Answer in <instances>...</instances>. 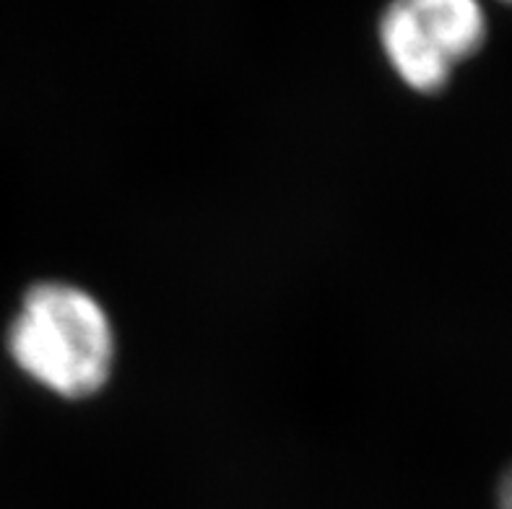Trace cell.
Instances as JSON below:
<instances>
[{
    "label": "cell",
    "mask_w": 512,
    "mask_h": 509,
    "mask_svg": "<svg viewBox=\"0 0 512 509\" xmlns=\"http://www.w3.org/2000/svg\"><path fill=\"white\" fill-rule=\"evenodd\" d=\"M8 351L47 390L84 398L110 377L115 338L110 317L89 291L52 281L26 291L8 328Z\"/></svg>",
    "instance_id": "obj_1"
},
{
    "label": "cell",
    "mask_w": 512,
    "mask_h": 509,
    "mask_svg": "<svg viewBox=\"0 0 512 509\" xmlns=\"http://www.w3.org/2000/svg\"><path fill=\"white\" fill-rule=\"evenodd\" d=\"M487 39L479 0H393L380 21V42L398 76L416 91L435 94L458 63Z\"/></svg>",
    "instance_id": "obj_2"
},
{
    "label": "cell",
    "mask_w": 512,
    "mask_h": 509,
    "mask_svg": "<svg viewBox=\"0 0 512 509\" xmlns=\"http://www.w3.org/2000/svg\"><path fill=\"white\" fill-rule=\"evenodd\" d=\"M500 509H512V468L505 473L500 484Z\"/></svg>",
    "instance_id": "obj_3"
},
{
    "label": "cell",
    "mask_w": 512,
    "mask_h": 509,
    "mask_svg": "<svg viewBox=\"0 0 512 509\" xmlns=\"http://www.w3.org/2000/svg\"><path fill=\"white\" fill-rule=\"evenodd\" d=\"M505 3H512V0H505Z\"/></svg>",
    "instance_id": "obj_4"
}]
</instances>
